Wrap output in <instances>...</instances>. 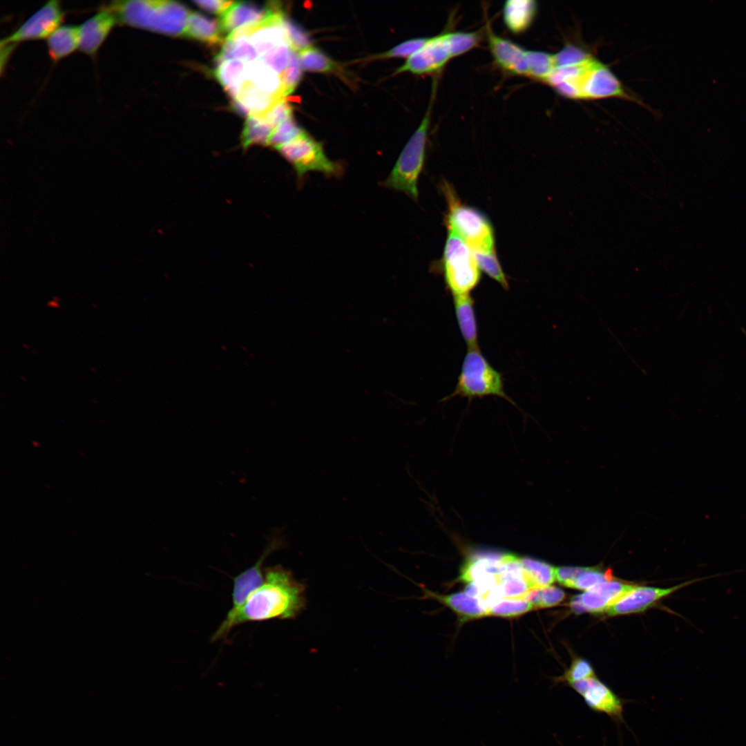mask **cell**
Masks as SVG:
<instances>
[{
    "instance_id": "cell-30",
    "label": "cell",
    "mask_w": 746,
    "mask_h": 746,
    "mask_svg": "<svg viewBox=\"0 0 746 746\" xmlns=\"http://www.w3.org/2000/svg\"><path fill=\"white\" fill-rule=\"evenodd\" d=\"M485 33L483 28L472 32H449V41L452 57L462 55L477 47Z\"/></svg>"
},
{
    "instance_id": "cell-17",
    "label": "cell",
    "mask_w": 746,
    "mask_h": 746,
    "mask_svg": "<svg viewBox=\"0 0 746 746\" xmlns=\"http://www.w3.org/2000/svg\"><path fill=\"white\" fill-rule=\"evenodd\" d=\"M537 2L533 0H508L503 6V21L508 30L518 35L526 31L537 13Z\"/></svg>"
},
{
    "instance_id": "cell-32",
    "label": "cell",
    "mask_w": 746,
    "mask_h": 746,
    "mask_svg": "<svg viewBox=\"0 0 746 746\" xmlns=\"http://www.w3.org/2000/svg\"><path fill=\"white\" fill-rule=\"evenodd\" d=\"M534 606L523 599L504 598L491 604L488 609V615L512 618L531 611Z\"/></svg>"
},
{
    "instance_id": "cell-3",
    "label": "cell",
    "mask_w": 746,
    "mask_h": 746,
    "mask_svg": "<svg viewBox=\"0 0 746 746\" xmlns=\"http://www.w3.org/2000/svg\"><path fill=\"white\" fill-rule=\"evenodd\" d=\"M432 97L421 124L401 152L392 171L381 182V186L403 192L413 200L419 198L418 180L423 169L432 105L436 87H432Z\"/></svg>"
},
{
    "instance_id": "cell-24",
    "label": "cell",
    "mask_w": 746,
    "mask_h": 746,
    "mask_svg": "<svg viewBox=\"0 0 746 746\" xmlns=\"http://www.w3.org/2000/svg\"><path fill=\"white\" fill-rule=\"evenodd\" d=\"M222 33L220 22L200 13L191 12L183 35L209 44H216L222 42Z\"/></svg>"
},
{
    "instance_id": "cell-25",
    "label": "cell",
    "mask_w": 746,
    "mask_h": 746,
    "mask_svg": "<svg viewBox=\"0 0 746 746\" xmlns=\"http://www.w3.org/2000/svg\"><path fill=\"white\" fill-rule=\"evenodd\" d=\"M236 99L250 111L251 115L260 117L283 98L271 95L247 81Z\"/></svg>"
},
{
    "instance_id": "cell-38",
    "label": "cell",
    "mask_w": 746,
    "mask_h": 746,
    "mask_svg": "<svg viewBox=\"0 0 746 746\" xmlns=\"http://www.w3.org/2000/svg\"><path fill=\"white\" fill-rule=\"evenodd\" d=\"M284 24L291 50L299 52L312 46L311 39L308 34L302 28L286 17H285Z\"/></svg>"
},
{
    "instance_id": "cell-21",
    "label": "cell",
    "mask_w": 746,
    "mask_h": 746,
    "mask_svg": "<svg viewBox=\"0 0 746 746\" xmlns=\"http://www.w3.org/2000/svg\"><path fill=\"white\" fill-rule=\"evenodd\" d=\"M247 80L261 90L277 97L283 98L281 75L261 59L247 63Z\"/></svg>"
},
{
    "instance_id": "cell-42",
    "label": "cell",
    "mask_w": 746,
    "mask_h": 746,
    "mask_svg": "<svg viewBox=\"0 0 746 746\" xmlns=\"http://www.w3.org/2000/svg\"><path fill=\"white\" fill-rule=\"evenodd\" d=\"M292 111L291 106L283 98L276 102L267 113L259 118L262 119L276 128L285 120L292 117Z\"/></svg>"
},
{
    "instance_id": "cell-16",
    "label": "cell",
    "mask_w": 746,
    "mask_h": 746,
    "mask_svg": "<svg viewBox=\"0 0 746 746\" xmlns=\"http://www.w3.org/2000/svg\"><path fill=\"white\" fill-rule=\"evenodd\" d=\"M276 2L260 7L249 2H233L220 16V23L224 33L230 35L237 29L256 24L267 17L274 10Z\"/></svg>"
},
{
    "instance_id": "cell-31",
    "label": "cell",
    "mask_w": 746,
    "mask_h": 746,
    "mask_svg": "<svg viewBox=\"0 0 746 746\" xmlns=\"http://www.w3.org/2000/svg\"><path fill=\"white\" fill-rule=\"evenodd\" d=\"M565 597V593L561 589L555 586L532 589L523 597L534 607H551L560 604Z\"/></svg>"
},
{
    "instance_id": "cell-33",
    "label": "cell",
    "mask_w": 746,
    "mask_h": 746,
    "mask_svg": "<svg viewBox=\"0 0 746 746\" xmlns=\"http://www.w3.org/2000/svg\"><path fill=\"white\" fill-rule=\"evenodd\" d=\"M475 258L481 270L499 283L505 289H508V283L495 251L491 252H474Z\"/></svg>"
},
{
    "instance_id": "cell-29",
    "label": "cell",
    "mask_w": 746,
    "mask_h": 746,
    "mask_svg": "<svg viewBox=\"0 0 746 746\" xmlns=\"http://www.w3.org/2000/svg\"><path fill=\"white\" fill-rule=\"evenodd\" d=\"M302 70L316 73H331L337 69V64L321 50L309 47L298 52Z\"/></svg>"
},
{
    "instance_id": "cell-6",
    "label": "cell",
    "mask_w": 746,
    "mask_h": 746,
    "mask_svg": "<svg viewBox=\"0 0 746 746\" xmlns=\"http://www.w3.org/2000/svg\"><path fill=\"white\" fill-rule=\"evenodd\" d=\"M276 150L291 164L298 184L303 183L309 172L338 178L342 177L345 171L343 165L329 159L322 144L306 132Z\"/></svg>"
},
{
    "instance_id": "cell-41",
    "label": "cell",
    "mask_w": 746,
    "mask_h": 746,
    "mask_svg": "<svg viewBox=\"0 0 746 746\" xmlns=\"http://www.w3.org/2000/svg\"><path fill=\"white\" fill-rule=\"evenodd\" d=\"M595 677L593 667L589 662L582 658L575 659L570 668L564 673L560 680L565 681L568 685L572 682L579 681L589 678Z\"/></svg>"
},
{
    "instance_id": "cell-20",
    "label": "cell",
    "mask_w": 746,
    "mask_h": 746,
    "mask_svg": "<svg viewBox=\"0 0 746 746\" xmlns=\"http://www.w3.org/2000/svg\"><path fill=\"white\" fill-rule=\"evenodd\" d=\"M452 296L455 316L462 337L468 348L479 347L477 323L472 296L470 294Z\"/></svg>"
},
{
    "instance_id": "cell-35",
    "label": "cell",
    "mask_w": 746,
    "mask_h": 746,
    "mask_svg": "<svg viewBox=\"0 0 746 746\" xmlns=\"http://www.w3.org/2000/svg\"><path fill=\"white\" fill-rule=\"evenodd\" d=\"M305 131L300 128L292 117L289 118L277 126L271 135L268 146L276 149L289 143L304 134Z\"/></svg>"
},
{
    "instance_id": "cell-12",
    "label": "cell",
    "mask_w": 746,
    "mask_h": 746,
    "mask_svg": "<svg viewBox=\"0 0 746 746\" xmlns=\"http://www.w3.org/2000/svg\"><path fill=\"white\" fill-rule=\"evenodd\" d=\"M635 587L618 581H608L573 596L570 607L575 613L605 612Z\"/></svg>"
},
{
    "instance_id": "cell-10",
    "label": "cell",
    "mask_w": 746,
    "mask_h": 746,
    "mask_svg": "<svg viewBox=\"0 0 746 746\" xmlns=\"http://www.w3.org/2000/svg\"><path fill=\"white\" fill-rule=\"evenodd\" d=\"M593 711L605 714L617 723H624V702L607 685L595 677L568 684Z\"/></svg>"
},
{
    "instance_id": "cell-19",
    "label": "cell",
    "mask_w": 746,
    "mask_h": 746,
    "mask_svg": "<svg viewBox=\"0 0 746 746\" xmlns=\"http://www.w3.org/2000/svg\"><path fill=\"white\" fill-rule=\"evenodd\" d=\"M505 553L472 555L463 564L460 579L472 582L480 579L499 577Z\"/></svg>"
},
{
    "instance_id": "cell-23",
    "label": "cell",
    "mask_w": 746,
    "mask_h": 746,
    "mask_svg": "<svg viewBox=\"0 0 746 746\" xmlns=\"http://www.w3.org/2000/svg\"><path fill=\"white\" fill-rule=\"evenodd\" d=\"M79 26L64 25L57 28L48 38L47 46L50 58L57 61L79 49Z\"/></svg>"
},
{
    "instance_id": "cell-18",
    "label": "cell",
    "mask_w": 746,
    "mask_h": 746,
    "mask_svg": "<svg viewBox=\"0 0 746 746\" xmlns=\"http://www.w3.org/2000/svg\"><path fill=\"white\" fill-rule=\"evenodd\" d=\"M430 595L452 609L463 621L488 615V604L481 598L470 595L465 592L448 595L430 593Z\"/></svg>"
},
{
    "instance_id": "cell-26",
    "label": "cell",
    "mask_w": 746,
    "mask_h": 746,
    "mask_svg": "<svg viewBox=\"0 0 746 746\" xmlns=\"http://www.w3.org/2000/svg\"><path fill=\"white\" fill-rule=\"evenodd\" d=\"M520 562L531 589L550 586L555 582V567L552 565L530 557H521Z\"/></svg>"
},
{
    "instance_id": "cell-34",
    "label": "cell",
    "mask_w": 746,
    "mask_h": 746,
    "mask_svg": "<svg viewBox=\"0 0 746 746\" xmlns=\"http://www.w3.org/2000/svg\"><path fill=\"white\" fill-rule=\"evenodd\" d=\"M611 575L608 572L604 573L593 568L580 567L568 587L587 591L600 584L611 581Z\"/></svg>"
},
{
    "instance_id": "cell-11",
    "label": "cell",
    "mask_w": 746,
    "mask_h": 746,
    "mask_svg": "<svg viewBox=\"0 0 746 746\" xmlns=\"http://www.w3.org/2000/svg\"><path fill=\"white\" fill-rule=\"evenodd\" d=\"M277 537H271L263 552L249 568L242 571L233 578L232 606L223 620H230L244 604L249 595L264 582L263 564L267 557L280 545Z\"/></svg>"
},
{
    "instance_id": "cell-14",
    "label": "cell",
    "mask_w": 746,
    "mask_h": 746,
    "mask_svg": "<svg viewBox=\"0 0 746 746\" xmlns=\"http://www.w3.org/2000/svg\"><path fill=\"white\" fill-rule=\"evenodd\" d=\"M720 575L695 578L684 582L669 588H656L650 586H635L605 611L608 615H623L642 611L651 606L657 600L669 595L675 591L690 584L707 579L714 578Z\"/></svg>"
},
{
    "instance_id": "cell-44",
    "label": "cell",
    "mask_w": 746,
    "mask_h": 746,
    "mask_svg": "<svg viewBox=\"0 0 746 746\" xmlns=\"http://www.w3.org/2000/svg\"><path fill=\"white\" fill-rule=\"evenodd\" d=\"M231 106L234 111L242 116L249 117L250 111L237 99H233Z\"/></svg>"
},
{
    "instance_id": "cell-13",
    "label": "cell",
    "mask_w": 746,
    "mask_h": 746,
    "mask_svg": "<svg viewBox=\"0 0 746 746\" xmlns=\"http://www.w3.org/2000/svg\"><path fill=\"white\" fill-rule=\"evenodd\" d=\"M488 49L494 62L509 75H528L527 50L519 44L497 35L490 24L485 27Z\"/></svg>"
},
{
    "instance_id": "cell-15",
    "label": "cell",
    "mask_w": 746,
    "mask_h": 746,
    "mask_svg": "<svg viewBox=\"0 0 746 746\" xmlns=\"http://www.w3.org/2000/svg\"><path fill=\"white\" fill-rule=\"evenodd\" d=\"M117 23L115 15L106 7H103L79 26V50L89 56H95Z\"/></svg>"
},
{
    "instance_id": "cell-40",
    "label": "cell",
    "mask_w": 746,
    "mask_h": 746,
    "mask_svg": "<svg viewBox=\"0 0 746 746\" xmlns=\"http://www.w3.org/2000/svg\"><path fill=\"white\" fill-rule=\"evenodd\" d=\"M591 56V54L588 53L584 50H582L576 46L570 44L565 46L557 54L554 55L555 68L579 64L590 58Z\"/></svg>"
},
{
    "instance_id": "cell-7",
    "label": "cell",
    "mask_w": 746,
    "mask_h": 746,
    "mask_svg": "<svg viewBox=\"0 0 746 746\" xmlns=\"http://www.w3.org/2000/svg\"><path fill=\"white\" fill-rule=\"evenodd\" d=\"M449 213L448 229L459 235L473 252L495 251L492 224L479 210L458 202L448 191Z\"/></svg>"
},
{
    "instance_id": "cell-2",
    "label": "cell",
    "mask_w": 746,
    "mask_h": 746,
    "mask_svg": "<svg viewBox=\"0 0 746 746\" xmlns=\"http://www.w3.org/2000/svg\"><path fill=\"white\" fill-rule=\"evenodd\" d=\"M117 23L165 35H184L190 15L183 4L173 1H115L105 6Z\"/></svg>"
},
{
    "instance_id": "cell-27",
    "label": "cell",
    "mask_w": 746,
    "mask_h": 746,
    "mask_svg": "<svg viewBox=\"0 0 746 746\" xmlns=\"http://www.w3.org/2000/svg\"><path fill=\"white\" fill-rule=\"evenodd\" d=\"M275 128L255 115L247 117L241 136L242 149L247 150L254 145L268 146V142Z\"/></svg>"
},
{
    "instance_id": "cell-37",
    "label": "cell",
    "mask_w": 746,
    "mask_h": 746,
    "mask_svg": "<svg viewBox=\"0 0 746 746\" xmlns=\"http://www.w3.org/2000/svg\"><path fill=\"white\" fill-rule=\"evenodd\" d=\"M291 50L289 44L284 43L262 55L260 59L281 75L287 66Z\"/></svg>"
},
{
    "instance_id": "cell-22",
    "label": "cell",
    "mask_w": 746,
    "mask_h": 746,
    "mask_svg": "<svg viewBox=\"0 0 746 746\" xmlns=\"http://www.w3.org/2000/svg\"><path fill=\"white\" fill-rule=\"evenodd\" d=\"M247 63L238 59L225 61L216 67V78L233 99L238 98L247 81Z\"/></svg>"
},
{
    "instance_id": "cell-1",
    "label": "cell",
    "mask_w": 746,
    "mask_h": 746,
    "mask_svg": "<svg viewBox=\"0 0 746 746\" xmlns=\"http://www.w3.org/2000/svg\"><path fill=\"white\" fill-rule=\"evenodd\" d=\"M264 582L254 591L230 620L222 621L211 642L225 639L242 624L296 618L305 606V585L280 565L265 568Z\"/></svg>"
},
{
    "instance_id": "cell-9",
    "label": "cell",
    "mask_w": 746,
    "mask_h": 746,
    "mask_svg": "<svg viewBox=\"0 0 746 746\" xmlns=\"http://www.w3.org/2000/svg\"><path fill=\"white\" fill-rule=\"evenodd\" d=\"M451 59L449 32H441L429 37L428 41L408 57L396 73L410 72L415 75L437 73Z\"/></svg>"
},
{
    "instance_id": "cell-28",
    "label": "cell",
    "mask_w": 746,
    "mask_h": 746,
    "mask_svg": "<svg viewBox=\"0 0 746 746\" xmlns=\"http://www.w3.org/2000/svg\"><path fill=\"white\" fill-rule=\"evenodd\" d=\"M527 77L545 82L555 68L554 55L539 50H527Z\"/></svg>"
},
{
    "instance_id": "cell-39",
    "label": "cell",
    "mask_w": 746,
    "mask_h": 746,
    "mask_svg": "<svg viewBox=\"0 0 746 746\" xmlns=\"http://www.w3.org/2000/svg\"><path fill=\"white\" fill-rule=\"evenodd\" d=\"M429 37H419L405 41L392 49L375 56V58L410 57L419 50L428 40Z\"/></svg>"
},
{
    "instance_id": "cell-8",
    "label": "cell",
    "mask_w": 746,
    "mask_h": 746,
    "mask_svg": "<svg viewBox=\"0 0 746 746\" xmlns=\"http://www.w3.org/2000/svg\"><path fill=\"white\" fill-rule=\"evenodd\" d=\"M64 17L60 3L49 1L30 17L12 34L3 39L1 46L17 44L19 42L48 38L59 27Z\"/></svg>"
},
{
    "instance_id": "cell-36",
    "label": "cell",
    "mask_w": 746,
    "mask_h": 746,
    "mask_svg": "<svg viewBox=\"0 0 746 746\" xmlns=\"http://www.w3.org/2000/svg\"><path fill=\"white\" fill-rule=\"evenodd\" d=\"M283 82V97L295 90L302 77V68L299 63L298 52L291 50L287 66L280 75Z\"/></svg>"
},
{
    "instance_id": "cell-5",
    "label": "cell",
    "mask_w": 746,
    "mask_h": 746,
    "mask_svg": "<svg viewBox=\"0 0 746 746\" xmlns=\"http://www.w3.org/2000/svg\"><path fill=\"white\" fill-rule=\"evenodd\" d=\"M448 231L443 257L445 282L452 296L470 294L480 280L481 269L470 247L455 231Z\"/></svg>"
},
{
    "instance_id": "cell-4",
    "label": "cell",
    "mask_w": 746,
    "mask_h": 746,
    "mask_svg": "<svg viewBox=\"0 0 746 746\" xmlns=\"http://www.w3.org/2000/svg\"><path fill=\"white\" fill-rule=\"evenodd\" d=\"M457 396L466 397L469 400L486 396H496L515 405L504 391L501 373L490 364L479 347L468 348L455 390L441 401Z\"/></svg>"
},
{
    "instance_id": "cell-43",
    "label": "cell",
    "mask_w": 746,
    "mask_h": 746,
    "mask_svg": "<svg viewBox=\"0 0 746 746\" xmlns=\"http://www.w3.org/2000/svg\"><path fill=\"white\" fill-rule=\"evenodd\" d=\"M193 3L203 10L214 14H222L233 3L230 1L218 0L195 1Z\"/></svg>"
}]
</instances>
